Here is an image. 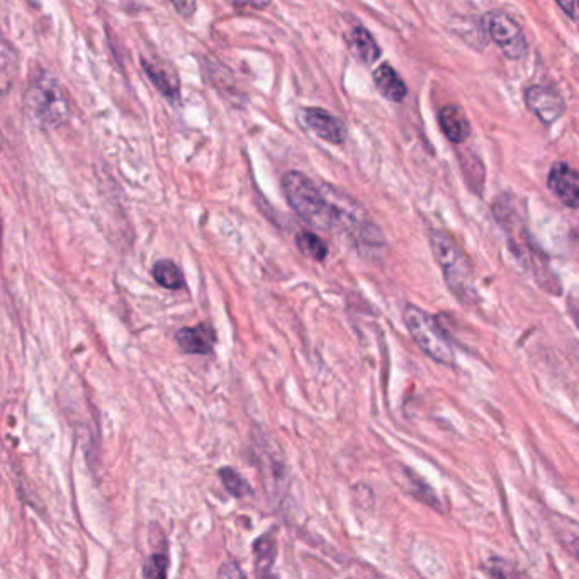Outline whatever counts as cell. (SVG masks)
Here are the masks:
<instances>
[{"label":"cell","instance_id":"cell-1","mask_svg":"<svg viewBox=\"0 0 579 579\" xmlns=\"http://www.w3.org/2000/svg\"><path fill=\"white\" fill-rule=\"evenodd\" d=\"M282 187L285 199L299 216L316 228L342 233L347 219V199L338 189L318 187L310 177L298 170L284 176Z\"/></svg>","mask_w":579,"mask_h":579},{"label":"cell","instance_id":"cell-2","mask_svg":"<svg viewBox=\"0 0 579 579\" xmlns=\"http://www.w3.org/2000/svg\"><path fill=\"white\" fill-rule=\"evenodd\" d=\"M24 109L31 121L37 126L53 129L65 123L70 116V105L65 90L45 69L36 70L24 95Z\"/></svg>","mask_w":579,"mask_h":579},{"label":"cell","instance_id":"cell-3","mask_svg":"<svg viewBox=\"0 0 579 579\" xmlns=\"http://www.w3.org/2000/svg\"><path fill=\"white\" fill-rule=\"evenodd\" d=\"M430 245L452 294L462 302L476 299L473 265L456 240L449 233L435 229L430 233Z\"/></svg>","mask_w":579,"mask_h":579},{"label":"cell","instance_id":"cell-4","mask_svg":"<svg viewBox=\"0 0 579 579\" xmlns=\"http://www.w3.org/2000/svg\"><path fill=\"white\" fill-rule=\"evenodd\" d=\"M403 318L408 332L418 343L421 351L425 352L430 359H434L435 362L445 364V366L454 364V360H456L454 349L434 316L428 315L418 306L408 304L404 308Z\"/></svg>","mask_w":579,"mask_h":579},{"label":"cell","instance_id":"cell-5","mask_svg":"<svg viewBox=\"0 0 579 579\" xmlns=\"http://www.w3.org/2000/svg\"><path fill=\"white\" fill-rule=\"evenodd\" d=\"M484 22L492 41L509 60H520L522 56H525L528 50L525 35L520 24L509 14L501 11H492L484 19Z\"/></svg>","mask_w":579,"mask_h":579},{"label":"cell","instance_id":"cell-6","mask_svg":"<svg viewBox=\"0 0 579 579\" xmlns=\"http://www.w3.org/2000/svg\"><path fill=\"white\" fill-rule=\"evenodd\" d=\"M525 103L530 112L545 124L556 123L566 111V103L561 94L544 84H535L526 88Z\"/></svg>","mask_w":579,"mask_h":579},{"label":"cell","instance_id":"cell-7","mask_svg":"<svg viewBox=\"0 0 579 579\" xmlns=\"http://www.w3.org/2000/svg\"><path fill=\"white\" fill-rule=\"evenodd\" d=\"M301 120L306 124L310 131H313L318 138L334 143V145H342L347 140V126L340 118L328 112L327 109L321 107H306L301 112Z\"/></svg>","mask_w":579,"mask_h":579},{"label":"cell","instance_id":"cell-8","mask_svg":"<svg viewBox=\"0 0 579 579\" xmlns=\"http://www.w3.org/2000/svg\"><path fill=\"white\" fill-rule=\"evenodd\" d=\"M547 186L562 204L567 208H579V172L564 161L552 165Z\"/></svg>","mask_w":579,"mask_h":579},{"label":"cell","instance_id":"cell-9","mask_svg":"<svg viewBox=\"0 0 579 579\" xmlns=\"http://www.w3.org/2000/svg\"><path fill=\"white\" fill-rule=\"evenodd\" d=\"M277 534L269 530L253 542V569L257 579H279L274 573L277 561Z\"/></svg>","mask_w":579,"mask_h":579},{"label":"cell","instance_id":"cell-10","mask_svg":"<svg viewBox=\"0 0 579 579\" xmlns=\"http://www.w3.org/2000/svg\"><path fill=\"white\" fill-rule=\"evenodd\" d=\"M176 340L180 351L193 355H206L216 345V332L208 323H199L191 328H180Z\"/></svg>","mask_w":579,"mask_h":579},{"label":"cell","instance_id":"cell-11","mask_svg":"<svg viewBox=\"0 0 579 579\" xmlns=\"http://www.w3.org/2000/svg\"><path fill=\"white\" fill-rule=\"evenodd\" d=\"M440 128L445 136L454 143H464L469 138L471 124L459 105L447 104L440 109Z\"/></svg>","mask_w":579,"mask_h":579},{"label":"cell","instance_id":"cell-12","mask_svg":"<svg viewBox=\"0 0 579 579\" xmlns=\"http://www.w3.org/2000/svg\"><path fill=\"white\" fill-rule=\"evenodd\" d=\"M345 39H347V45H349L351 52L353 53V56L357 60H360L362 63L372 65L374 62L379 60L381 48L376 43L374 36L370 35L366 28H362V26L351 28V31L345 35Z\"/></svg>","mask_w":579,"mask_h":579},{"label":"cell","instance_id":"cell-13","mask_svg":"<svg viewBox=\"0 0 579 579\" xmlns=\"http://www.w3.org/2000/svg\"><path fill=\"white\" fill-rule=\"evenodd\" d=\"M374 84L387 101H393V103H401L408 94V87H406L403 79L389 63H383L381 67L376 69Z\"/></svg>","mask_w":579,"mask_h":579},{"label":"cell","instance_id":"cell-14","mask_svg":"<svg viewBox=\"0 0 579 579\" xmlns=\"http://www.w3.org/2000/svg\"><path fill=\"white\" fill-rule=\"evenodd\" d=\"M143 67L146 75L152 79V82L155 84V87L169 99H178V92H180V84H178V77L176 71L172 70V67H163V63H155V62H148L143 60Z\"/></svg>","mask_w":579,"mask_h":579},{"label":"cell","instance_id":"cell-15","mask_svg":"<svg viewBox=\"0 0 579 579\" xmlns=\"http://www.w3.org/2000/svg\"><path fill=\"white\" fill-rule=\"evenodd\" d=\"M153 279L165 289H184L186 287V277L182 270L177 267L172 261H158L152 269Z\"/></svg>","mask_w":579,"mask_h":579},{"label":"cell","instance_id":"cell-16","mask_svg":"<svg viewBox=\"0 0 579 579\" xmlns=\"http://www.w3.org/2000/svg\"><path fill=\"white\" fill-rule=\"evenodd\" d=\"M296 245L306 257L318 261V262L325 261L328 255V246L316 233H310V231L299 233L296 236Z\"/></svg>","mask_w":579,"mask_h":579},{"label":"cell","instance_id":"cell-17","mask_svg":"<svg viewBox=\"0 0 579 579\" xmlns=\"http://www.w3.org/2000/svg\"><path fill=\"white\" fill-rule=\"evenodd\" d=\"M219 477L223 481V486L227 488V492L233 498L242 500V498H246V496H252L253 494L252 486L233 467H221L219 469Z\"/></svg>","mask_w":579,"mask_h":579},{"label":"cell","instance_id":"cell-18","mask_svg":"<svg viewBox=\"0 0 579 579\" xmlns=\"http://www.w3.org/2000/svg\"><path fill=\"white\" fill-rule=\"evenodd\" d=\"M169 562V556L163 552L152 554L143 566V579H167Z\"/></svg>","mask_w":579,"mask_h":579},{"label":"cell","instance_id":"cell-19","mask_svg":"<svg viewBox=\"0 0 579 579\" xmlns=\"http://www.w3.org/2000/svg\"><path fill=\"white\" fill-rule=\"evenodd\" d=\"M490 576L492 579H520L509 562L492 561L490 564Z\"/></svg>","mask_w":579,"mask_h":579},{"label":"cell","instance_id":"cell-20","mask_svg":"<svg viewBox=\"0 0 579 579\" xmlns=\"http://www.w3.org/2000/svg\"><path fill=\"white\" fill-rule=\"evenodd\" d=\"M218 579H248L242 567L235 561L225 562L218 569Z\"/></svg>","mask_w":579,"mask_h":579},{"label":"cell","instance_id":"cell-21","mask_svg":"<svg viewBox=\"0 0 579 579\" xmlns=\"http://www.w3.org/2000/svg\"><path fill=\"white\" fill-rule=\"evenodd\" d=\"M174 7H176L178 14H182L184 18H189V16H193L194 12H195L197 4L195 2H176Z\"/></svg>","mask_w":579,"mask_h":579},{"label":"cell","instance_id":"cell-22","mask_svg":"<svg viewBox=\"0 0 579 579\" xmlns=\"http://www.w3.org/2000/svg\"><path fill=\"white\" fill-rule=\"evenodd\" d=\"M558 5L561 7L562 11H566V14L569 18H573L576 22H579V2H559Z\"/></svg>","mask_w":579,"mask_h":579},{"label":"cell","instance_id":"cell-23","mask_svg":"<svg viewBox=\"0 0 579 579\" xmlns=\"http://www.w3.org/2000/svg\"><path fill=\"white\" fill-rule=\"evenodd\" d=\"M236 7H252V9H265L269 7V2H244V4H235Z\"/></svg>","mask_w":579,"mask_h":579}]
</instances>
